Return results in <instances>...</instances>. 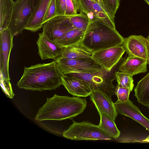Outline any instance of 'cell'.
I'll use <instances>...</instances> for the list:
<instances>
[{
  "label": "cell",
  "instance_id": "cell-12",
  "mask_svg": "<svg viewBox=\"0 0 149 149\" xmlns=\"http://www.w3.org/2000/svg\"><path fill=\"white\" fill-rule=\"evenodd\" d=\"M123 46L128 56L137 57L147 61L149 57L147 38L141 35H131L124 38Z\"/></svg>",
  "mask_w": 149,
  "mask_h": 149
},
{
  "label": "cell",
  "instance_id": "cell-9",
  "mask_svg": "<svg viewBox=\"0 0 149 149\" xmlns=\"http://www.w3.org/2000/svg\"><path fill=\"white\" fill-rule=\"evenodd\" d=\"M71 16L58 15L49 20L43 24L42 33L49 40L55 42L75 28L70 20Z\"/></svg>",
  "mask_w": 149,
  "mask_h": 149
},
{
  "label": "cell",
  "instance_id": "cell-6",
  "mask_svg": "<svg viewBox=\"0 0 149 149\" xmlns=\"http://www.w3.org/2000/svg\"><path fill=\"white\" fill-rule=\"evenodd\" d=\"M38 0H16L8 28L13 36L25 29L37 3Z\"/></svg>",
  "mask_w": 149,
  "mask_h": 149
},
{
  "label": "cell",
  "instance_id": "cell-4",
  "mask_svg": "<svg viewBox=\"0 0 149 149\" xmlns=\"http://www.w3.org/2000/svg\"><path fill=\"white\" fill-rule=\"evenodd\" d=\"M63 136L71 140H109L112 138L99 126L88 121H73L68 128L63 132Z\"/></svg>",
  "mask_w": 149,
  "mask_h": 149
},
{
  "label": "cell",
  "instance_id": "cell-5",
  "mask_svg": "<svg viewBox=\"0 0 149 149\" xmlns=\"http://www.w3.org/2000/svg\"><path fill=\"white\" fill-rule=\"evenodd\" d=\"M74 3L77 11L86 14L90 21L99 20L116 29L115 16L101 0H76Z\"/></svg>",
  "mask_w": 149,
  "mask_h": 149
},
{
  "label": "cell",
  "instance_id": "cell-11",
  "mask_svg": "<svg viewBox=\"0 0 149 149\" xmlns=\"http://www.w3.org/2000/svg\"><path fill=\"white\" fill-rule=\"evenodd\" d=\"M13 37L8 28L0 31V74L5 80L8 82H10L9 62L13 46Z\"/></svg>",
  "mask_w": 149,
  "mask_h": 149
},
{
  "label": "cell",
  "instance_id": "cell-27",
  "mask_svg": "<svg viewBox=\"0 0 149 149\" xmlns=\"http://www.w3.org/2000/svg\"><path fill=\"white\" fill-rule=\"evenodd\" d=\"M57 16L55 0H51L44 18L43 24L47 21Z\"/></svg>",
  "mask_w": 149,
  "mask_h": 149
},
{
  "label": "cell",
  "instance_id": "cell-8",
  "mask_svg": "<svg viewBox=\"0 0 149 149\" xmlns=\"http://www.w3.org/2000/svg\"><path fill=\"white\" fill-rule=\"evenodd\" d=\"M55 60L64 75L74 73H93L105 70L92 58L69 59L58 57Z\"/></svg>",
  "mask_w": 149,
  "mask_h": 149
},
{
  "label": "cell",
  "instance_id": "cell-2",
  "mask_svg": "<svg viewBox=\"0 0 149 149\" xmlns=\"http://www.w3.org/2000/svg\"><path fill=\"white\" fill-rule=\"evenodd\" d=\"M87 104L85 98L55 94L47 99L45 103L38 111L35 119L39 122L72 119L83 112Z\"/></svg>",
  "mask_w": 149,
  "mask_h": 149
},
{
  "label": "cell",
  "instance_id": "cell-20",
  "mask_svg": "<svg viewBox=\"0 0 149 149\" xmlns=\"http://www.w3.org/2000/svg\"><path fill=\"white\" fill-rule=\"evenodd\" d=\"M134 92L138 102L149 108V72L137 83Z\"/></svg>",
  "mask_w": 149,
  "mask_h": 149
},
{
  "label": "cell",
  "instance_id": "cell-16",
  "mask_svg": "<svg viewBox=\"0 0 149 149\" xmlns=\"http://www.w3.org/2000/svg\"><path fill=\"white\" fill-rule=\"evenodd\" d=\"M38 35L36 43L38 54L41 59H52L56 60L61 55L65 47L50 40L42 33H39Z\"/></svg>",
  "mask_w": 149,
  "mask_h": 149
},
{
  "label": "cell",
  "instance_id": "cell-7",
  "mask_svg": "<svg viewBox=\"0 0 149 149\" xmlns=\"http://www.w3.org/2000/svg\"><path fill=\"white\" fill-rule=\"evenodd\" d=\"M111 72L105 70L101 71L90 73H74L69 74L88 83L93 89H98L107 94L110 97L115 94L116 87L112 84L116 79L115 73L112 74Z\"/></svg>",
  "mask_w": 149,
  "mask_h": 149
},
{
  "label": "cell",
  "instance_id": "cell-21",
  "mask_svg": "<svg viewBox=\"0 0 149 149\" xmlns=\"http://www.w3.org/2000/svg\"><path fill=\"white\" fill-rule=\"evenodd\" d=\"M14 3L13 0H0V31L8 28L11 19Z\"/></svg>",
  "mask_w": 149,
  "mask_h": 149
},
{
  "label": "cell",
  "instance_id": "cell-13",
  "mask_svg": "<svg viewBox=\"0 0 149 149\" xmlns=\"http://www.w3.org/2000/svg\"><path fill=\"white\" fill-rule=\"evenodd\" d=\"M99 114L104 115L115 121L118 113L111 98L98 89H95L90 95Z\"/></svg>",
  "mask_w": 149,
  "mask_h": 149
},
{
  "label": "cell",
  "instance_id": "cell-26",
  "mask_svg": "<svg viewBox=\"0 0 149 149\" xmlns=\"http://www.w3.org/2000/svg\"><path fill=\"white\" fill-rule=\"evenodd\" d=\"M130 91L129 88L119 87L117 86L116 87L115 91V95L118 97L117 101L121 102H126L129 99Z\"/></svg>",
  "mask_w": 149,
  "mask_h": 149
},
{
  "label": "cell",
  "instance_id": "cell-32",
  "mask_svg": "<svg viewBox=\"0 0 149 149\" xmlns=\"http://www.w3.org/2000/svg\"><path fill=\"white\" fill-rule=\"evenodd\" d=\"M147 39L148 40V50H149V57L148 61V64L149 65V34L147 38Z\"/></svg>",
  "mask_w": 149,
  "mask_h": 149
},
{
  "label": "cell",
  "instance_id": "cell-10",
  "mask_svg": "<svg viewBox=\"0 0 149 149\" xmlns=\"http://www.w3.org/2000/svg\"><path fill=\"white\" fill-rule=\"evenodd\" d=\"M125 52L123 46H116L93 52L92 58L110 72L119 63Z\"/></svg>",
  "mask_w": 149,
  "mask_h": 149
},
{
  "label": "cell",
  "instance_id": "cell-3",
  "mask_svg": "<svg viewBox=\"0 0 149 149\" xmlns=\"http://www.w3.org/2000/svg\"><path fill=\"white\" fill-rule=\"evenodd\" d=\"M124 38L116 30L98 20L90 21L81 43L93 52L122 45Z\"/></svg>",
  "mask_w": 149,
  "mask_h": 149
},
{
  "label": "cell",
  "instance_id": "cell-25",
  "mask_svg": "<svg viewBox=\"0 0 149 149\" xmlns=\"http://www.w3.org/2000/svg\"><path fill=\"white\" fill-rule=\"evenodd\" d=\"M70 20L75 28L85 31L90 23V20L85 14L80 13L71 16Z\"/></svg>",
  "mask_w": 149,
  "mask_h": 149
},
{
  "label": "cell",
  "instance_id": "cell-33",
  "mask_svg": "<svg viewBox=\"0 0 149 149\" xmlns=\"http://www.w3.org/2000/svg\"><path fill=\"white\" fill-rule=\"evenodd\" d=\"M143 141L145 142H149V136H148L145 140Z\"/></svg>",
  "mask_w": 149,
  "mask_h": 149
},
{
  "label": "cell",
  "instance_id": "cell-31",
  "mask_svg": "<svg viewBox=\"0 0 149 149\" xmlns=\"http://www.w3.org/2000/svg\"><path fill=\"white\" fill-rule=\"evenodd\" d=\"M66 4L65 15L73 16L78 14L72 0H66Z\"/></svg>",
  "mask_w": 149,
  "mask_h": 149
},
{
  "label": "cell",
  "instance_id": "cell-30",
  "mask_svg": "<svg viewBox=\"0 0 149 149\" xmlns=\"http://www.w3.org/2000/svg\"><path fill=\"white\" fill-rule=\"evenodd\" d=\"M56 12L58 16L65 15L66 0H55Z\"/></svg>",
  "mask_w": 149,
  "mask_h": 149
},
{
  "label": "cell",
  "instance_id": "cell-17",
  "mask_svg": "<svg viewBox=\"0 0 149 149\" xmlns=\"http://www.w3.org/2000/svg\"><path fill=\"white\" fill-rule=\"evenodd\" d=\"M50 0H38L25 29L36 32L42 27L44 18Z\"/></svg>",
  "mask_w": 149,
  "mask_h": 149
},
{
  "label": "cell",
  "instance_id": "cell-29",
  "mask_svg": "<svg viewBox=\"0 0 149 149\" xmlns=\"http://www.w3.org/2000/svg\"><path fill=\"white\" fill-rule=\"evenodd\" d=\"M0 84L2 90L6 96L10 99L13 98L14 94L13 92L10 82L6 81L1 76Z\"/></svg>",
  "mask_w": 149,
  "mask_h": 149
},
{
  "label": "cell",
  "instance_id": "cell-1",
  "mask_svg": "<svg viewBox=\"0 0 149 149\" xmlns=\"http://www.w3.org/2000/svg\"><path fill=\"white\" fill-rule=\"evenodd\" d=\"M61 72L56 61L24 67L23 74L17 83L20 88L42 91L55 90L62 85Z\"/></svg>",
  "mask_w": 149,
  "mask_h": 149
},
{
  "label": "cell",
  "instance_id": "cell-22",
  "mask_svg": "<svg viewBox=\"0 0 149 149\" xmlns=\"http://www.w3.org/2000/svg\"><path fill=\"white\" fill-rule=\"evenodd\" d=\"M85 31L74 28L67 32L55 43L63 47H66L81 42Z\"/></svg>",
  "mask_w": 149,
  "mask_h": 149
},
{
  "label": "cell",
  "instance_id": "cell-14",
  "mask_svg": "<svg viewBox=\"0 0 149 149\" xmlns=\"http://www.w3.org/2000/svg\"><path fill=\"white\" fill-rule=\"evenodd\" d=\"M62 80V85L74 96L86 97L90 96L94 90L88 83L75 77L63 75Z\"/></svg>",
  "mask_w": 149,
  "mask_h": 149
},
{
  "label": "cell",
  "instance_id": "cell-28",
  "mask_svg": "<svg viewBox=\"0 0 149 149\" xmlns=\"http://www.w3.org/2000/svg\"><path fill=\"white\" fill-rule=\"evenodd\" d=\"M104 5L115 16L118 9L120 0H101Z\"/></svg>",
  "mask_w": 149,
  "mask_h": 149
},
{
  "label": "cell",
  "instance_id": "cell-35",
  "mask_svg": "<svg viewBox=\"0 0 149 149\" xmlns=\"http://www.w3.org/2000/svg\"><path fill=\"white\" fill-rule=\"evenodd\" d=\"M73 0V3H74V2L76 0Z\"/></svg>",
  "mask_w": 149,
  "mask_h": 149
},
{
  "label": "cell",
  "instance_id": "cell-19",
  "mask_svg": "<svg viewBox=\"0 0 149 149\" xmlns=\"http://www.w3.org/2000/svg\"><path fill=\"white\" fill-rule=\"evenodd\" d=\"M93 52L81 42L65 47L59 57L69 59L92 58Z\"/></svg>",
  "mask_w": 149,
  "mask_h": 149
},
{
  "label": "cell",
  "instance_id": "cell-34",
  "mask_svg": "<svg viewBox=\"0 0 149 149\" xmlns=\"http://www.w3.org/2000/svg\"><path fill=\"white\" fill-rule=\"evenodd\" d=\"M149 5V0H144Z\"/></svg>",
  "mask_w": 149,
  "mask_h": 149
},
{
  "label": "cell",
  "instance_id": "cell-18",
  "mask_svg": "<svg viewBox=\"0 0 149 149\" xmlns=\"http://www.w3.org/2000/svg\"><path fill=\"white\" fill-rule=\"evenodd\" d=\"M147 61L144 59L128 56L120 65L119 71L133 76L147 72Z\"/></svg>",
  "mask_w": 149,
  "mask_h": 149
},
{
  "label": "cell",
  "instance_id": "cell-15",
  "mask_svg": "<svg viewBox=\"0 0 149 149\" xmlns=\"http://www.w3.org/2000/svg\"><path fill=\"white\" fill-rule=\"evenodd\" d=\"M114 104L118 113L134 120L149 132V119L142 113L132 102L129 99L127 101L124 102L117 101Z\"/></svg>",
  "mask_w": 149,
  "mask_h": 149
},
{
  "label": "cell",
  "instance_id": "cell-23",
  "mask_svg": "<svg viewBox=\"0 0 149 149\" xmlns=\"http://www.w3.org/2000/svg\"><path fill=\"white\" fill-rule=\"evenodd\" d=\"M100 116V120L98 125L100 127L112 138L116 139L119 137L120 132L115 121L104 115Z\"/></svg>",
  "mask_w": 149,
  "mask_h": 149
},
{
  "label": "cell",
  "instance_id": "cell-24",
  "mask_svg": "<svg viewBox=\"0 0 149 149\" xmlns=\"http://www.w3.org/2000/svg\"><path fill=\"white\" fill-rule=\"evenodd\" d=\"M118 86L128 88L132 91L134 86L133 76L122 72L116 71L115 73Z\"/></svg>",
  "mask_w": 149,
  "mask_h": 149
}]
</instances>
